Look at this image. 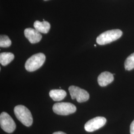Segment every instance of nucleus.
Wrapping results in <instances>:
<instances>
[{
  "label": "nucleus",
  "instance_id": "1",
  "mask_svg": "<svg viewBox=\"0 0 134 134\" xmlns=\"http://www.w3.org/2000/svg\"><path fill=\"white\" fill-rule=\"evenodd\" d=\"M14 114L17 119L24 126L29 127L33 123V118L30 111L22 105L16 106L14 108Z\"/></svg>",
  "mask_w": 134,
  "mask_h": 134
},
{
  "label": "nucleus",
  "instance_id": "2",
  "mask_svg": "<svg viewBox=\"0 0 134 134\" xmlns=\"http://www.w3.org/2000/svg\"><path fill=\"white\" fill-rule=\"evenodd\" d=\"M123 34L120 29H112L100 34L96 38V42L100 45L111 43L120 38Z\"/></svg>",
  "mask_w": 134,
  "mask_h": 134
},
{
  "label": "nucleus",
  "instance_id": "3",
  "mask_svg": "<svg viewBox=\"0 0 134 134\" xmlns=\"http://www.w3.org/2000/svg\"><path fill=\"white\" fill-rule=\"evenodd\" d=\"M46 57L42 53L35 54L27 60L25 64V68L29 72H34L38 70L45 62Z\"/></svg>",
  "mask_w": 134,
  "mask_h": 134
},
{
  "label": "nucleus",
  "instance_id": "4",
  "mask_svg": "<svg viewBox=\"0 0 134 134\" xmlns=\"http://www.w3.org/2000/svg\"><path fill=\"white\" fill-rule=\"evenodd\" d=\"M77 108L69 102H59L54 104L53 112L58 115H68L76 112Z\"/></svg>",
  "mask_w": 134,
  "mask_h": 134
},
{
  "label": "nucleus",
  "instance_id": "5",
  "mask_svg": "<svg viewBox=\"0 0 134 134\" xmlns=\"http://www.w3.org/2000/svg\"><path fill=\"white\" fill-rule=\"evenodd\" d=\"M1 127L8 133H12L16 128V125L13 118L7 113L3 112L0 115Z\"/></svg>",
  "mask_w": 134,
  "mask_h": 134
},
{
  "label": "nucleus",
  "instance_id": "6",
  "mask_svg": "<svg viewBox=\"0 0 134 134\" xmlns=\"http://www.w3.org/2000/svg\"><path fill=\"white\" fill-rule=\"evenodd\" d=\"M69 91L72 99H76L78 102H83L89 99L90 94L88 92L78 86H71L69 87Z\"/></svg>",
  "mask_w": 134,
  "mask_h": 134
},
{
  "label": "nucleus",
  "instance_id": "7",
  "mask_svg": "<svg viewBox=\"0 0 134 134\" xmlns=\"http://www.w3.org/2000/svg\"><path fill=\"white\" fill-rule=\"evenodd\" d=\"M106 119L103 117H96L87 121L85 125V129L88 132L97 130L104 126Z\"/></svg>",
  "mask_w": 134,
  "mask_h": 134
},
{
  "label": "nucleus",
  "instance_id": "8",
  "mask_svg": "<svg viewBox=\"0 0 134 134\" xmlns=\"http://www.w3.org/2000/svg\"><path fill=\"white\" fill-rule=\"evenodd\" d=\"M24 35L32 44L38 43L42 39V35L35 29L28 28L24 30Z\"/></svg>",
  "mask_w": 134,
  "mask_h": 134
},
{
  "label": "nucleus",
  "instance_id": "9",
  "mask_svg": "<svg viewBox=\"0 0 134 134\" xmlns=\"http://www.w3.org/2000/svg\"><path fill=\"white\" fill-rule=\"evenodd\" d=\"M114 81L113 75L108 72L101 73L97 79L99 85L101 86H106Z\"/></svg>",
  "mask_w": 134,
  "mask_h": 134
},
{
  "label": "nucleus",
  "instance_id": "10",
  "mask_svg": "<svg viewBox=\"0 0 134 134\" xmlns=\"http://www.w3.org/2000/svg\"><path fill=\"white\" fill-rule=\"evenodd\" d=\"M34 27L40 33L46 34L48 33L50 29V24L47 21L42 22L36 20L34 23Z\"/></svg>",
  "mask_w": 134,
  "mask_h": 134
},
{
  "label": "nucleus",
  "instance_id": "11",
  "mask_svg": "<svg viewBox=\"0 0 134 134\" xmlns=\"http://www.w3.org/2000/svg\"><path fill=\"white\" fill-rule=\"evenodd\" d=\"M66 96L67 92L63 90H52L49 92L50 97L56 101L62 100Z\"/></svg>",
  "mask_w": 134,
  "mask_h": 134
},
{
  "label": "nucleus",
  "instance_id": "12",
  "mask_svg": "<svg viewBox=\"0 0 134 134\" xmlns=\"http://www.w3.org/2000/svg\"><path fill=\"white\" fill-rule=\"evenodd\" d=\"M14 58V55L10 52H3L0 54V63L3 66H7Z\"/></svg>",
  "mask_w": 134,
  "mask_h": 134
},
{
  "label": "nucleus",
  "instance_id": "13",
  "mask_svg": "<svg viewBox=\"0 0 134 134\" xmlns=\"http://www.w3.org/2000/svg\"><path fill=\"white\" fill-rule=\"evenodd\" d=\"M125 68L127 71H131L134 69V53L130 55L125 62Z\"/></svg>",
  "mask_w": 134,
  "mask_h": 134
},
{
  "label": "nucleus",
  "instance_id": "14",
  "mask_svg": "<svg viewBox=\"0 0 134 134\" xmlns=\"http://www.w3.org/2000/svg\"><path fill=\"white\" fill-rule=\"evenodd\" d=\"M12 44L10 39L7 35H1L0 36V46L1 47H9Z\"/></svg>",
  "mask_w": 134,
  "mask_h": 134
},
{
  "label": "nucleus",
  "instance_id": "15",
  "mask_svg": "<svg viewBox=\"0 0 134 134\" xmlns=\"http://www.w3.org/2000/svg\"><path fill=\"white\" fill-rule=\"evenodd\" d=\"M130 133L134 134V120L132 122L130 126Z\"/></svg>",
  "mask_w": 134,
  "mask_h": 134
},
{
  "label": "nucleus",
  "instance_id": "16",
  "mask_svg": "<svg viewBox=\"0 0 134 134\" xmlns=\"http://www.w3.org/2000/svg\"><path fill=\"white\" fill-rule=\"evenodd\" d=\"M53 134H67L63 132H61V131H59V132H56L54 133Z\"/></svg>",
  "mask_w": 134,
  "mask_h": 134
},
{
  "label": "nucleus",
  "instance_id": "17",
  "mask_svg": "<svg viewBox=\"0 0 134 134\" xmlns=\"http://www.w3.org/2000/svg\"><path fill=\"white\" fill-rule=\"evenodd\" d=\"M96 44H95V45H94V47H96Z\"/></svg>",
  "mask_w": 134,
  "mask_h": 134
},
{
  "label": "nucleus",
  "instance_id": "18",
  "mask_svg": "<svg viewBox=\"0 0 134 134\" xmlns=\"http://www.w3.org/2000/svg\"><path fill=\"white\" fill-rule=\"evenodd\" d=\"M44 1H47V0H44Z\"/></svg>",
  "mask_w": 134,
  "mask_h": 134
}]
</instances>
